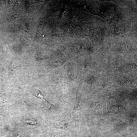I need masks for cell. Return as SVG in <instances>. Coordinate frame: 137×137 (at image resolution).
Listing matches in <instances>:
<instances>
[{"mask_svg":"<svg viewBox=\"0 0 137 137\" xmlns=\"http://www.w3.org/2000/svg\"><path fill=\"white\" fill-rule=\"evenodd\" d=\"M43 103L45 108L49 112L52 110L54 106L45 99L42 100Z\"/></svg>","mask_w":137,"mask_h":137,"instance_id":"1","label":"cell"},{"mask_svg":"<svg viewBox=\"0 0 137 137\" xmlns=\"http://www.w3.org/2000/svg\"><path fill=\"white\" fill-rule=\"evenodd\" d=\"M33 94L37 97L42 100L44 99L43 95L41 91L38 89H35L32 91Z\"/></svg>","mask_w":137,"mask_h":137,"instance_id":"2","label":"cell"},{"mask_svg":"<svg viewBox=\"0 0 137 137\" xmlns=\"http://www.w3.org/2000/svg\"><path fill=\"white\" fill-rule=\"evenodd\" d=\"M24 122L26 124L31 125H35L37 123L36 121L34 119H26L25 120Z\"/></svg>","mask_w":137,"mask_h":137,"instance_id":"3","label":"cell"}]
</instances>
